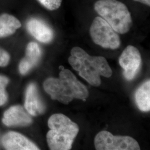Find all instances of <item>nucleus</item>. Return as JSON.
Listing matches in <instances>:
<instances>
[{
  "instance_id": "obj_5",
  "label": "nucleus",
  "mask_w": 150,
  "mask_h": 150,
  "mask_svg": "<svg viewBox=\"0 0 150 150\" xmlns=\"http://www.w3.org/2000/svg\"><path fill=\"white\" fill-rule=\"evenodd\" d=\"M90 33L93 42L102 47L115 50L121 45L117 32L101 17H96L92 22Z\"/></svg>"
},
{
  "instance_id": "obj_2",
  "label": "nucleus",
  "mask_w": 150,
  "mask_h": 150,
  "mask_svg": "<svg viewBox=\"0 0 150 150\" xmlns=\"http://www.w3.org/2000/svg\"><path fill=\"white\" fill-rule=\"evenodd\" d=\"M45 91L54 100L68 104L74 99L86 101L89 95L86 86L68 69H62L59 78H48L43 83Z\"/></svg>"
},
{
  "instance_id": "obj_18",
  "label": "nucleus",
  "mask_w": 150,
  "mask_h": 150,
  "mask_svg": "<svg viewBox=\"0 0 150 150\" xmlns=\"http://www.w3.org/2000/svg\"><path fill=\"white\" fill-rule=\"evenodd\" d=\"M134 1L144 4L146 5L149 6H150V0H134Z\"/></svg>"
},
{
  "instance_id": "obj_7",
  "label": "nucleus",
  "mask_w": 150,
  "mask_h": 150,
  "mask_svg": "<svg viewBox=\"0 0 150 150\" xmlns=\"http://www.w3.org/2000/svg\"><path fill=\"white\" fill-rule=\"evenodd\" d=\"M142 63L139 50L129 45L123 50L119 59V64L123 70V76L128 81L132 80L139 73Z\"/></svg>"
},
{
  "instance_id": "obj_3",
  "label": "nucleus",
  "mask_w": 150,
  "mask_h": 150,
  "mask_svg": "<svg viewBox=\"0 0 150 150\" xmlns=\"http://www.w3.org/2000/svg\"><path fill=\"white\" fill-rule=\"evenodd\" d=\"M46 137L50 150H69L79 132V126L61 113L52 115L48 120Z\"/></svg>"
},
{
  "instance_id": "obj_9",
  "label": "nucleus",
  "mask_w": 150,
  "mask_h": 150,
  "mask_svg": "<svg viewBox=\"0 0 150 150\" xmlns=\"http://www.w3.org/2000/svg\"><path fill=\"white\" fill-rule=\"evenodd\" d=\"M2 144L8 150H39L36 145L26 137L15 132L6 134L2 139Z\"/></svg>"
},
{
  "instance_id": "obj_16",
  "label": "nucleus",
  "mask_w": 150,
  "mask_h": 150,
  "mask_svg": "<svg viewBox=\"0 0 150 150\" xmlns=\"http://www.w3.org/2000/svg\"><path fill=\"white\" fill-rule=\"evenodd\" d=\"M38 1L45 7L50 11L56 10L59 8L61 5L62 0H38Z\"/></svg>"
},
{
  "instance_id": "obj_1",
  "label": "nucleus",
  "mask_w": 150,
  "mask_h": 150,
  "mask_svg": "<svg viewBox=\"0 0 150 150\" xmlns=\"http://www.w3.org/2000/svg\"><path fill=\"white\" fill-rule=\"evenodd\" d=\"M69 62L81 77L92 86L101 85V76L110 77L112 71L106 59L102 56H91L79 47L71 51Z\"/></svg>"
},
{
  "instance_id": "obj_11",
  "label": "nucleus",
  "mask_w": 150,
  "mask_h": 150,
  "mask_svg": "<svg viewBox=\"0 0 150 150\" xmlns=\"http://www.w3.org/2000/svg\"><path fill=\"white\" fill-rule=\"evenodd\" d=\"M25 108L27 112L33 116H38L45 111V105L41 100L38 88L34 83H31L27 87Z\"/></svg>"
},
{
  "instance_id": "obj_12",
  "label": "nucleus",
  "mask_w": 150,
  "mask_h": 150,
  "mask_svg": "<svg viewBox=\"0 0 150 150\" xmlns=\"http://www.w3.org/2000/svg\"><path fill=\"white\" fill-rule=\"evenodd\" d=\"M41 50L38 43L31 42L27 45L25 57L22 59L19 70L22 75L27 74L32 68L35 66L40 59Z\"/></svg>"
},
{
  "instance_id": "obj_4",
  "label": "nucleus",
  "mask_w": 150,
  "mask_h": 150,
  "mask_svg": "<svg viewBox=\"0 0 150 150\" xmlns=\"http://www.w3.org/2000/svg\"><path fill=\"white\" fill-rule=\"evenodd\" d=\"M97 13L118 33L130 30L132 20L127 7L117 0H98L94 5Z\"/></svg>"
},
{
  "instance_id": "obj_17",
  "label": "nucleus",
  "mask_w": 150,
  "mask_h": 150,
  "mask_svg": "<svg viewBox=\"0 0 150 150\" xmlns=\"http://www.w3.org/2000/svg\"><path fill=\"white\" fill-rule=\"evenodd\" d=\"M10 61V55L5 50L0 48V67H5Z\"/></svg>"
},
{
  "instance_id": "obj_6",
  "label": "nucleus",
  "mask_w": 150,
  "mask_h": 150,
  "mask_svg": "<svg viewBox=\"0 0 150 150\" xmlns=\"http://www.w3.org/2000/svg\"><path fill=\"white\" fill-rule=\"evenodd\" d=\"M97 150H139L138 142L129 136H114L107 131L97 134L94 140Z\"/></svg>"
},
{
  "instance_id": "obj_13",
  "label": "nucleus",
  "mask_w": 150,
  "mask_h": 150,
  "mask_svg": "<svg viewBox=\"0 0 150 150\" xmlns=\"http://www.w3.org/2000/svg\"><path fill=\"white\" fill-rule=\"evenodd\" d=\"M21 27V23L16 17L8 13L0 15V38L11 36Z\"/></svg>"
},
{
  "instance_id": "obj_8",
  "label": "nucleus",
  "mask_w": 150,
  "mask_h": 150,
  "mask_svg": "<svg viewBox=\"0 0 150 150\" xmlns=\"http://www.w3.org/2000/svg\"><path fill=\"white\" fill-rule=\"evenodd\" d=\"M27 31L38 41L42 43H50L54 38L52 28L41 19L32 18L26 24Z\"/></svg>"
},
{
  "instance_id": "obj_10",
  "label": "nucleus",
  "mask_w": 150,
  "mask_h": 150,
  "mask_svg": "<svg viewBox=\"0 0 150 150\" xmlns=\"http://www.w3.org/2000/svg\"><path fill=\"white\" fill-rule=\"evenodd\" d=\"M2 122L7 126H26L32 123V118L21 106L10 107L4 113Z\"/></svg>"
},
{
  "instance_id": "obj_14",
  "label": "nucleus",
  "mask_w": 150,
  "mask_h": 150,
  "mask_svg": "<svg viewBox=\"0 0 150 150\" xmlns=\"http://www.w3.org/2000/svg\"><path fill=\"white\" fill-rule=\"evenodd\" d=\"M135 102L139 110L149 112L150 110V81H146L136 90Z\"/></svg>"
},
{
  "instance_id": "obj_15",
  "label": "nucleus",
  "mask_w": 150,
  "mask_h": 150,
  "mask_svg": "<svg viewBox=\"0 0 150 150\" xmlns=\"http://www.w3.org/2000/svg\"><path fill=\"white\" fill-rule=\"evenodd\" d=\"M9 82V80L5 76H0V106L4 105L7 100V95L6 87Z\"/></svg>"
}]
</instances>
